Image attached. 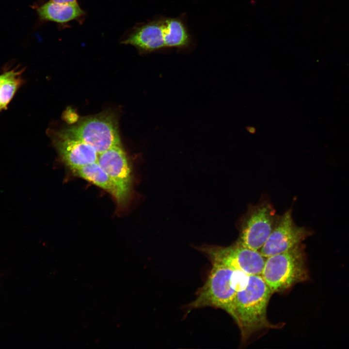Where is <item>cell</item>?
<instances>
[{
  "mask_svg": "<svg viewBox=\"0 0 349 349\" xmlns=\"http://www.w3.org/2000/svg\"><path fill=\"white\" fill-rule=\"evenodd\" d=\"M272 294L261 275H250L246 286L237 292L231 317L240 330L242 343L263 330L283 327V323L272 324L267 317L268 305Z\"/></svg>",
  "mask_w": 349,
  "mask_h": 349,
  "instance_id": "6da1fadb",
  "label": "cell"
},
{
  "mask_svg": "<svg viewBox=\"0 0 349 349\" xmlns=\"http://www.w3.org/2000/svg\"><path fill=\"white\" fill-rule=\"evenodd\" d=\"M192 43L182 19L159 16L133 27L121 43L147 53L165 48H186Z\"/></svg>",
  "mask_w": 349,
  "mask_h": 349,
  "instance_id": "7a4b0ae2",
  "label": "cell"
},
{
  "mask_svg": "<svg viewBox=\"0 0 349 349\" xmlns=\"http://www.w3.org/2000/svg\"><path fill=\"white\" fill-rule=\"evenodd\" d=\"M210 263L211 268L204 284L197 291L195 299L187 305L186 309L189 312L210 307L221 309L231 317L236 295L246 286L250 275L219 263Z\"/></svg>",
  "mask_w": 349,
  "mask_h": 349,
  "instance_id": "3957f363",
  "label": "cell"
},
{
  "mask_svg": "<svg viewBox=\"0 0 349 349\" xmlns=\"http://www.w3.org/2000/svg\"><path fill=\"white\" fill-rule=\"evenodd\" d=\"M266 258L261 275L273 294L283 292L309 278L302 243Z\"/></svg>",
  "mask_w": 349,
  "mask_h": 349,
  "instance_id": "277c9868",
  "label": "cell"
},
{
  "mask_svg": "<svg viewBox=\"0 0 349 349\" xmlns=\"http://www.w3.org/2000/svg\"><path fill=\"white\" fill-rule=\"evenodd\" d=\"M279 216L268 200L251 205L238 221L239 235L236 242L250 249L258 251L265 243Z\"/></svg>",
  "mask_w": 349,
  "mask_h": 349,
  "instance_id": "5b68a950",
  "label": "cell"
},
{
  "mask_svg": "<svg viewBox=\"0 0 349 349\" xmlns=\"http://www.w3.org/2000/svg\"><path fill=\"white\" fill-rule=\"evenodd\" d=\"M60 132L89 144L98 154L121 145L117 119L112 112L85 118Z\"/></svg>",
  "mask_w": 349,
  "mask_h": 349,
  "instance_id": "8992f818",
  "label": "cell"
},
{
  "mask_svg": "<svg viewBox=\"0 0 349 349\" xmlns=\"http://www.w3.org/2000/svg\"><path fill=\"white\" fill-rule=\"evenodd\" d=\"M197 249L210 262L219 263L249 275H261L266 258L259 251L245 247L236 241L228 246L204 245Z\"/></svg>",
  "mask_w": 349,
  "mask_h": 349,
  "instance_id": "52a82bcc",
  "label": "cell"
},
{
  "mask_svg": "<svg viewBox=\"0 0 349 349\" xmlns=\"http://www.w3.org/2000/svg\"><path fill=\"white\" fill-rule=\"evenodd\" d=\"M312 234L309 229L295 223L292 209H289L279 216L274 228L259 252L265 258L284 253L302 243Z\"/></svg>",
  "mask_w": 349,
  "mask_h": 349,
  "instance_id": "ba28073f",
  "label": "cell"
},
{
  "mask_svg": "<svg viewBox=\"0 0 349 349\" xmlns=\"http://www.w3.org/2000/svg\"><path fill=\"white\" fill-rule=\"evenodd\" d=\"M97 162L118 190L121 198L119 207H125L132 195L133 174L130 163L121 145L114 146L99 154Z\"/></svg>",
  "mask_w": 349,
  "mask_h": 349,
  "instance_id": "9c48e42d",
  "label": "cell"
},
{
  "mask_svg": "<svg viewBox=\"0 0 349 349\" xmlns=\"http://www.w3.org/2000/svg\"><path fill=\"white\" fill-rule=\"evenodd\" d=\"M55 143L62 159L71 170L97 161L95 150L81 140L59 132Z\"/></svg>",
  "mask_w": 349,
  "mask_h": 349,
  "instance_id": "30bf717a",
  "label": "cell"
},
{
  "mask_svg": "<svg viewBox=\"0 0 349 349\" xmlns=\"http://www.w3.org/2000/svg\"><path fill=\"white\" fill-rule=\"evenodd\" d=\"M36 11L39 19L59 23H65L85 15L77 1L58 3L49 0L38 7Z\"/></svg>",
  "mask_w": 349,
  "mask_h": 349,
  "instance_id": "8fae6325",
  "label": "cell"
},
{
  "mask_svg": "<svg viewBox=\"0 0 349 349\" xmlns=\"http://www.w3.org/2000/svg\"><path fill=\"white\" fill-rule=\"evenodd\" d=\"M72 171L78 176L109 192L115 198L118 205L120 206L121 198L117 187L97 161Z\"/></svg>",
  "mask_w": 349,
  "mask_h": 349,
  "instance_id": "7c38bea8",
  "label": "cell"
},
{
  "mask_svg": "<svg viewBox=\"0 0 349 349\" xmlns=\"http://www.w3.org/2000/svg\"><path fill=\"white\" fill-rule=\"evenodd\" d=\"M23 69L5 70L0 75V112L6 109L18 88L23 83Z\"/></svg>",
  "mask_w": 349,
  "mask_h": 349,
  "instance_id": "4fadbf2b",
  "label": "cell"
},
{
  "mask_svg": "<svg viewBox=\"0 0 349 349\" xmlns=\"http://www.w3.org/2000/svg\"><path fill=\"white\" fill-rule=\"evenodd\" d=\"M53 2L58 3H69L77 1V0H50Z\"/></svg>",
  "mask_w": 349,
  "mask_h": 349,
  "instance_id": "5bb4252c",
  "label": "cell"
},
{
  "mask_svg": "<svg viewBox=\"0 0 349 349\" xmlns=\"http://www.w3.org/2000/svg\"><path fill=\"white\" fill-rule=\"evenodd\" d=\"M247 131L251 134H254L255 132L256 129L254 127H248L247 128Z\"/></svg>",
  "mask_w": 349,
  "mask_h": 349,
  "instance_id": "9a60e30c",
  "label": "cell"
}]
</instances>
